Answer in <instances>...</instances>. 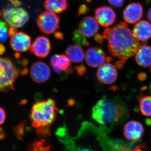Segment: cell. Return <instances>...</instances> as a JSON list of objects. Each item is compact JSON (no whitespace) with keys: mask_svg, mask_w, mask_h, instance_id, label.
I'll return each mask as SVG.
<instances>
[{"mask_svg":"<svg viewBox=\"0 0 151 151\" xmlns=\"http://www.w3.org/2000/svg\"><path fill=\"white\" fill-rule=\"evenodd\" d=\"M6 114L4 109L0 107V125H2L5 122Z\"/></svg>","mask_w":151,"mask_h":151,"instance_id":"obj_29","label":"cell"},{"mask_svg":"<svg viewBox=\"0 0 151 151\" xmlns=\"http://www.w3.org/2000/svg\"><path fill=\"white\" fill-rule=\"evenodd\" d=\"M27 151H51V148L44 140H40L30 144Z\"/></svg>","mask_w":151,"mask_h":151,"instance_id":"obj_22","label":"cell"},{"mask_svg":"<svg viewBox=\"0 0 151 151\" xmlns=\"http://www.w3.org/2000/svg\"><path fill=\"white\" fill-rule=\"evenodd\" d=\"M52 44L48 38L43 36L38 37L30 47V51L37 57L46 58L50 53Z\"/></svg>","mask_w":151,"mask_h":151,"instance_id":"obj_8","label":"cell"},{"mask_svg":"<svg viewBox=\"0 0 151 151\" xmlns=\"http://www.w3.org/2000/svg\"><path fill=\"white\" fill-rule=\"evenodd\" d=\"M2 15L8 25L17 28L23 26L29 19L27 12L20 6H14L3 9Z\"/></svg>","mask_w":151,"mask_h":151,"instance_id":"obj_5","label":"cell"},{"mask_svg":"<svg viewBox=\"0 0 151 151\" xmlns=\"http://www.w3.org/2000/svg\"><path fill=\"white\" fill-rule=\"evenodd\" d=\"M78 29L85 37H92L98 32L99 29V24L93 17H85L79 22Z\"/></svg>","mask_w":151,"mask_h":151,"instance_id":"obj_16","label":"cell"},{"mask_svg":"<svg viewBox=\"0 0 151 151\" xmlns=\"http://www.w3.org/2000/svg\"><path fill=\"white\" fill-rule=\"evenodd\" d=\"M6 133L2 128L0 127V140H2L5 137Z\"/></svg>","mask_w":151,"mask_h":151,"instance_id":"obj_39","label":"cell"},{"mask_svg":"<svg viewBox=\"0 0 151 151\" xmlns=\"http://www.w3.org/2000/svg\"><path fill=\"white\" fill-rule=\"evenodd\" d=\"M124 63L122 62V61L119 60V61H117L115 63V66L117 68H119V69H121L122 68L124 67Z\"/></svg>","mask_w":151,"mask_h":151,"instance_id":"obj_37","label":"cell"},{"mask_svg":"<svg viewBox=\"0 0 151 151\" xmlns=\"http://www.w3.org/2000/svg\"><path fill=\"white\" fill-rule=\"evenodd\" d=\"M6 51L5 47L2 44L0 43V55H2Z\"/></svg>","mask_w":151,"mask_h":151,"instance_id":"obj_38","label":"cell"},{"mask_svg":"<svg viewBox=\"0 0 151 151\" xmlns=\"http://www.w3.org/2000/svg\"><path fill=\"white\" fill-rule=\"evenodd\" d=\"M103 37L100 34H96L94 35V39L95 41L99 44H102L103 42Z\"/></svg>","mask_w":151,"mask_h":151,"instance_id":"obj_32","label":"cell"},{"mask_svg":"<svg viewBox=\"0 0 151 151\" xmlns=\"http://www.w3.org/2000/svg\"><path fill=\"white\" fill-rule=\"evenodd\" d=\"M147 74L144 72H140L138 74L137 78L139 81H145L147 79Z\"/></svg>","mask_w":151,"mask_h":151,"instance_id":"obj_33","label":"cell"},{"mask_svg":"<svg viewBox=\"0 0 151 151\" xmlns=\"http://www.w3.org/2000/svg\"><path fill=\"white\" fill-rule=\"evenodd\" d=\"M69 147L70 148L71 151H94L91 148H89L80 147L76 148L73 147V146L71 145V144L69 145Z\"/></svg>","mask_w":151,"mask_h":151,"instance_id":"obj_31","label":"cell"},{"mask_svg":"<svg viewBox=\"0 0 151 151\" xmlns=\"http://www.w3.org/2000/svg\"><path fill=\"white\" fill-rule=\"evenodd\" d=\"M75 69L80 76L84 75L86 70V67L84 65H77L75 67Z\"/></svg>","mask_w":151,"mask_h":151,"instance_id":"obj_30","label":"cell"},{"mask_svg":"<svg viewBox=\"0 0 151 151\" xmlns=\"http://www.w3.org/2000/svg\"><path fill=\"white\" fill-rule=\"evenodd\" d=\"M91 1H92V0H86V1L88 2H91Z\"/></svg>","mask_w":151,"mask_h":151,"instance_id":"obj_42","label":"cell"},{"mask_svg":"<svg viewBox=\"0 0 151 151\" xmlns=\"http://www.w3.org/2000/svg\"><path fill=\"white\" fill-rule=\"evenodd\" d=\"M132 32L138 40L145 42L151 37V24L147 21L141 20L135 25Z\"/></svg>","mask_w":151,"mask_h":151,"instance_id":"obj_17","label":"cell"},{"mask_svg":"<svg viewBox=\"0 0 151 151\" xmlns=\"http://www.w3.org/2000/svg\"><path fill=\"white\" fill-rule=\"evenodd\" d=\"M44 7L48 12L61 14L67 9L68 5L67 0H45Z\"/></svg>","mask_w":151,"mask_h":151,"instance_id":"obj_19","label":"cell"},{"mask_svg":"<svg viewBox=\"0 0 151 151\" xmlns=\"http://www.w3.org/2000/svg\"><path fill=\"white\" fill-rule=\"evenodd\" d=\"M103 37L108 40L110 54L124 63L136 54L141 46L139 40L124 22L105 29Z\"/></svg>","mask_w":151,"mask_h":151,"instance_id":"obj_1","label":"cell"},{"mask_svg":"<svg viewBox=\"0 0 151 151\" xmlns=\"http://www.w3.org/2000/svg\"><path fill=\"white\" fill-rule=\"evenodd\" d=\"M17 32V28L14 27H10L9 29V36L11 37L14 35Z\"/></svg>","mask_w":151,"mask_h":151,"instance_id":"obj_34","label":"cell"},{"mask_svg":"<svg viewBox=\"0 0 151 151\" xmlns=\"http://www.w3.org/2000/svg\"><path fill=\"white\" fill-rule=\"evenodd\" d=\"M20 72L13 60L0 57V92L14 90V83Z\"/></svg>","mask_w":151,"mask_h":151,"instance_id":"obj_4","label":"cell"},{"mask_svg":"<svg viewBox=\"0 0 151 151\" xmlns=\"http://www.w3.org/2000/svg\"><path fill=\"white\" fill-rule=\"evenodd\" d=\"M150 72H151V67L150 68Z\"/></svg>","mask_w":151,"mask_h":151,"instance_id":"obj_44","label":"cell"},{"mask_svg":"<svg viewBox=\"0 0 151 151\" xmlns=\"http://www.w3.org/2000/svg\"><path fill=\"white\" fill-rule=\"evenodd\" d=\"M126 104L118 97H105L99 100L92 110V119L104 126L114 125L128 115Z\"/></svg>","mask_w":151,"mask_h":151,"instance_id":"obj_2","label":"cell"},{"mask_svg":"<svg viewBox=\"0 0 151 151\" xmlns=\"http://www.w3.org/2000/svg\"><path fill=\"white\" fill-rule=\"evenodd\" d=\"M147 17L151 22V7L148 9L147 14Z\"/></svg>","mask_w":151,"mask_h":151,"instance_id":"obj_40","label":"cell"},{"mask_svg":"<svg viewBox=\"0 0 151 151\" xmlns=\"http://www.w3.org/2000/svg\"><path fill=\"white\" fill-rule=\"evenodd\" d=\"M9 37V29L6 23L0 20V43L5 42Z\"/></svg>","mask_w":151,"mask_h":151,"instance_id":"obj_25","label":"cell"},{"mask_svg":"<svg viewBox=\"0 0 151 151\" xmlns=\"http://www.w3.org/2000/svg\"><path fill=\"white\" fill-rule=\"evenodd\" d=\"M146 149L145 145H142L138 146L137 147L135 148L134 149H133V150L129 151H146Z\"/></svg>","mask_w":151,"mask_h":151,"instance_id":"obj_35","label":"cell"},{"mask_svg":"<svg viewBox=\"0 0 151 151\" xmlns=\"http://www.w3.org/2000/svg\"><path fill=\"white\" fill-rule=\"evenodd\" d=\"M89 9L86 5L81 4L79 6L77 12V15L78 16L81 15H85L89 13Z\"/></svg>","mask_w":151,"mask_h":151,"instance_id":"obj_27","label":"cell"},{"mask_svg":"<svg viewBox=\"0 0 151 151\" xmlns=\"http://www.w3.org/2000/svg\"><path fill=\"white\" fill-rule=\"evenodd\" d=\"M150 92L151 93V83L150 84Z\"/></svg>","mask_w":151,"mask_h":151,"instance_id":"obj_41","label":"cell"},{"mask_svg":"<svg viewBox=\"0 0 151 151\" xmlns=\"http://www.w3.org/2000/svg\"><path fill=\"white\" fill-rule=\"evenodd\" d=\"M111 5L116 8H120L124 5L125 0H107Z\"/></svg>","mask_w":151,"mask_h":151,"instance_id":"obj_28","label":"cell"},{"mask_svg":"<svg viewBox=\"0 0 151 151\" xmlns=\"http://www.w3.org/2000/svg\"><path fill=\"white\" fill-rule=\"evenodd\" d=\"M60 18L54 13L45 12L40 14L37 19V24L40 30L45 34L54 33L59 27Z\"/></svg>","mask_w":151,"mask_h":151,"instance_id":"obj_6","label":"cell"},{"mask_svg":"<svg viewBox=\"0 0 151 151\" xmlns=\"http://www.w3.org/2000/svg\"><path fill=\"white\" fill-rule=\"evenodd\" d=\"M54 37L56 39L59 40H63L64 39V35L63 34L60 32H58L55 33Z\"/></svg>","mask_w":151,"mask_h":151,"instance_id":"obj_36","label":"cell"},{"mask_svg":"<svg viewBox=\"0 0 151 151\" xmlns=\"http://www.w3.org/2000/svg\"><path fill=\"white\" fill-rule=\"evenodd\" d=\"M26 124L27 122L25 121H22L12 128L14 134L19 140H23Z\"/></svg>","mask_w":151,"mask_h":151,"instance_id":"obj_23","label":"cell"},{"mask_svg":"<svg viewBox=\"0 0 151 151\" xmlns=\"http://www.w3.org/2000/svg\"><path fill=\"white\" fill-rule=\"evenodd\" d=\"M142 124L136 121H130L124 126V134L128 140L137 142L140 139L144 134Z\"/></svg>","mask_w":151,"mask_h":151,"instance_id":"obj_15","label":"cell"},{"mask_svg":"<svg viewBox=\"0 0 151 151\" xmlns=\"http://www.w3.org/2000/svg\"><path fill=\"white\" fill-rule=\"evenodd\" d=\"M85 58L87 65L92 68L100 67L107 61L104 52L97 47L88 49L85 53Z\"/></svg>","mask_w":151,"mask_h":151,"instance_id":"obj_10","label":"cell"},{"mask_svg":"<svg viewBox=\"0 0 151 151\" xmlns=\"http://www.w3.org/2000/svg\"><path fill=\"white\" fill-rule=\"evenodd\" d=\"M135 60L141 67L151 66V47L147 45L140 46L135 54Z\"/></svg>","mask_w":151,"mask_h":151,"instance_id":"obj_18","label":"cell"},{"mask_svg":"<svg viewBox=\"0 0 151 151\" xmlns=\"http://www.w3.org/2000/svg\"><path fill=\"white\" fill-rule=\"evenodd\" d=\"M30 75L35 82L39 84L44 83L50 77V68L45 63L37 61L33 63L31 66Z\"/></svg>","mask_w":151,"mask_h":151,"instance_id":"obj_7","label":"cell"},{"mask_svg":"<svg viewBox=\"0 0 151 151\" xmlns=\"http://www.w3.org/2000/svg\"><path fill=\"white\" fill-rule=\"evenodd\" d=\"M73 40L74 43L79 46H87L89 45L88 42L79 30L76 29L74 31L73 34Z\"/></svg>","mask_w":151,"mask_h":151,"instance_id":"obj_24","label":"cell"},{"mask_svg":"<svg viewBox=\"0 0 151 151\" xmlns=\"http://www.w3.org/2000/svg\"><path fill=\"white\" fill-rule=\"evenodd\" d=\"M2 14L1 12V11H0V16H1V15Z\"/></svg>","mask_w":151,"mask_h":151,"instance_id":"obj_43","label":"cell"},{"mask_svg":"<svg viewBox=\"0 0 151 151\" xmlns=\"http://www.w3.org/2000/svg\"><path fill=\"white\" fill-rule=\"evenodd\" d=\"M59 112L56 102L52 99L37 102L33 105L29 116L32 126L35 129L50 127Z\"/></svg>","mask_w":151,"mask_h":151,"instance_id":"obj_3","label":"cell"},{"mask_svg":"<svg viewBox=\"0 0 151 151\" xmlns=\"http://www.w3.org/2000/svg\"><path fill=\"white\" fill-rule=\"evenodd\" d=\"M95 19L101 26L109 27L116 21V15L114 10L108 6L97 8L95 10Z\"/></svg>","mask_w":151,"mask_h":151,"instance_id":"obj_9","label":"cell"},{"mask_svg":"<svg viewBox=\"0 0 151 151\" xmlns=\"http://www.w3.org/2000/svg\"><path fill=\"white\" fill-rule=\"evenodd\" d=\"M143 14V8L140 3H130L123 11V19L127 23L134 24L142 18Z\"/></svg>","mask_w":151,"mask_h":151,"instance_id":"obj_12","label":"cell"},{"mask_svg":"<svg viewBox=\"0 0 151 151\" xmlns=\"http://www.w3.org/2000/svg\"><path fill=\"white\" fill-rule=\"evenodd\" d=\"M37 134L41 137H47L51 134L50 127H43L37 129Z\"/></svg>","mask_w":151,"mask_h":151,"instance_id":"obj_26","label":"cell"},{"mask_svg":"<svg viewBox=\"0 0 151 151\" xmlns=\"http://www.w3.org/2000/svg\"><path fill=\"white\" fill-rule=\"evenodd\" d=\"M65 53L70 60L75 63H81L85 57L83 49L77 45H68L65 50Z\"/></svg>","mask_w":151,"mask_h":151,"instance_id":"obj_20","label":"cell"},{"mask_svg":"<svg viewBox=\"0 0 151 151\" xmlns=\"http://www.w3.org/2000/svg\"><path fill=\"white\" fill-rule=\"evenodd\" d=\"M11 47L17 52L27 51L31 45V38L29 35L22 32H19L11 37Z\"/></svg>","mask_w":151,"mask_h":151,"instance_id":"obj_11","label":"cell"},{"mask_svg":"<svg viewBox=\"0 0 151 151\" xmlns=\"http://www.w3.org/2000/svg\"><path fill=\"white\" fill-rule=\"evenodd\" d=\"M139 108L142 114L146 117H151V96H140Z\"/></svg>","mask_w":151,"mask_h":151,"instance_id":"obj_21","label":"cell"},{"mask_svg":"<svg viewBox=\"0 0 151 151\" xmlns=\"http://www.w3.org/2000/svg\"><path fill=\"white\" fill-rule=\"evenodd\" d=\"M71 60L65 55L56 54L52 57L50 64L52 69L63 78H66L68 74L65 73V70L71 66Z\"/></svg>","mask_w":151,"mask_h":151,"instance_id":"obj_13","label":"cell"},{"mask_svg":"<svg viewBox=\"0 0 151 151\" xmlns=\"http://www.w3.org/2000/svg\"><path fill=\"white\" fill-rule=\"evenodd\" d=\"M98 80L106 84H111L116 81L118 77V72L115 66L107 63L98 68L97 72Z\"/></svg>","mask_w":151,"mask_h":151,"instance_id":"obj_14","label":"cell"}]
</instances>
